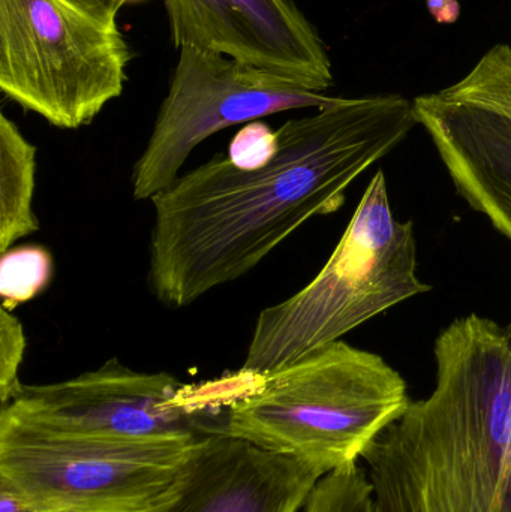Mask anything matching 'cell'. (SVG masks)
Returning a JSON list of instances; mask_svg holds the SVG:
<instances>
[{"instance_id":"cell-1","label":"cell","mask_w":511,"mask_h":512,"mask_svg":"<svg viewBox=\"0 0 511 512\" xmlns=\"http://www.w3.org/2000/svg\"><path fill=\"white\" fill-rule=\"evenodd\" d=\"M419 125L401 95L341 98L287 120L278 152L257 170L215 155L152 198L149 280L183 309L254 270L315 216L338 212L357 177Z\"/></svg>"},{"instance_id":"cell-2","label":"cell","mask_w":511,"mask_h":512,"mask_svg":"<svg viewBox=\"0 0 511 512\" xmlns=\"http://www.w3.org/2000/svg\"><path fill=\"white\" fill-rule=\"evenodd\" d=\"M437 381L363 457L377 512H511V324L455 319Z\"/></svg>"},{"instance_id":"cell-3","label":"cell","mask_w":511,"mask_h":512,"mask_svg":"<svg viewBox=\"0 0 511 512\" xmlns=\"http://www.w3.org/2000/svg\"><path fill=\"white\" fill-rule=\"evenodd\" d=\"M410 403L407 382L384 358L338 340L254 373L213 433L293 457L324 477L362 462Z\"/></svg>"},{"instance_id":"cell-4","label":"cell","mask_w":511,"mask_h":512,"mask_svg":"<svg viewBox=\"0 0 511 512\" xmlns=\"http://www.w3.org/2000/svg\"><path fill=\"white\" fill-rule=\"evenodd\" d=\"M431 289L417 274L414 222L395 218L380 170L320 273L293 297L261 310L240 370L281 369Z\"/></svg>"},{"instance_id":"cell-5","label":"cell","mask_w":511,"mask_h":512,"mask_svg":"<svg viewBox=\"0 0 511 512\" xmlns=\"http://www.w3.org/2000/svg\"><path fill=\"white\" fill-rule=\"evenodd\" d=\"M116 0H0V89L60 129L122 96L131 48Z\"/></svg>"},{"instance_id":"cell-6","label":"cell","mask_w":511,"mask_h":512,"mask_svg":"<svg viewBox=\"0 0 511 512\" xmlns=\"http://www.w3.org/2000/svg\"><path fill=\"white\" fill-rule=\"evenodd\" d=\"M198 439L62 435L0 415V486L26 512H153Z\"/></svg>"},{"instance_id":"cell-7","label":"cell","mask_w":511,"mask_h":512,"mask_svg":"<svg viewBox=\"0 0 511 512\" xmlns=\"http://www.w3.org/2000/svg\"><path fill=\"white\" fill-rule=\"evenodd\" d=\"M230 390V376L189 385L170 373L137 372L111 358L65 381L23 385L0 415L62 435L189 441L218 426Z\"/></svg>"},{"instance_id":"cell-8","label":"cell","mask_w":511,"mask_h":512,"mask_svg":"<svg viewBox=\"0 0 511 512\" xmlns=\"http://www.w3.org/2000/svg\"><path fill=\"white\" fill-rule=\"evenodd\" d=\"M339 101L224 54L182 47L149 141L132 168V198L152 201L170 188L198 144L222 129Z\"/></svg>"},{"instance_id":"cell-9","label":"cell","mask_w":511,"mask_h":512,"mask_svg":"<svg viewBox=\"0 0 511 512\" xmlns=\"http://www.w3.org/2000/svg\"><path fill=\"white\" fill-rule=\"evenodd\" d=\"M174 47L215 51L311 92L333 86L332 62L293 0H164Z\"/></svg>"},{"instance_id":"cell-10","label":"cell","mask_w":511,"mask_h":512,"mask_svg":"<svg viewBox=\"0 0 511 512\" xmlns=\"http://www.w3.org/2000/svg\"><path fill=\"white\" fill-rule=\"evenodd\" d=\"M321 478L293 457L209 433L192 445L153 512H299Z\"/></svg>"},{"instance_id":"cell-11","label":"cell","mask_w":511,"mask_h":512,"mask_svg":"<svg viewBox=\"0 0 511 512\" xmlns=\"http://www.w3.org/2000/svg\"><path fill=\"white\" fill-rule=\"evenodd\" d=\"M456 191L511 242V119L440 90L414 99Z\"/></svg>"},{"instance_id":"cell-12","label":"cell","mask_w":511,"mask_h":512,"mask_svg":"<svg viewBox=\"0 0 511 512\" xmlns=\"http://www.w3.org/2000/svg\"><path fill=\"white\" fill-rule=\"evenodd\" d=\"M36 153L18 126L0 114V254L39 231L33 212Z\"/></svg>"},{"instance_id":"cell-13","label":"cell","mask_w":511,"mask_h":512,"mask_svg":"<svg viewBox=\"0 0 511 512\" xmlns=\"http://www.w3.org/2000/svg\"><path fill=\"white\" fill-rule=\"evenodd\" d=\"M450 98L488 108L511 119V47H492L476 66L453 86L443 89Z\"/></svg>"},{"instance_id":"cell-14","label":"cell","mask_w":511,"mask_h":512,"mask_svg":"<svg viewBox=\"0 0 511 512\" xmlns=\"http://www.w3.org/2000/svg\"><path fill=\"white\" fill-rule=\"evenodd\" d=\"M0 256V297L5 309L33 300L50 285L53 256L42 246H15Z\"/></svg>"},{"instance_id":"cell-15","label":"cell","mask_w":511,"mask_h":512,"mask_svg":"<svg viewBox=\"0 0 511 512\" xmlns=\"http://www.w3.org/2000/svg\"><path fill=\"white\" fill-rule=\"evenodd\" d=\"M305 512H377L366 468L354 463L324 475L309 495Z\"/></svg>"},{"instance_id":"cell-16","label":"cell","mask_w":511,"mask_h":512,"mask_svg":"<svg viewBox=\"0 0 511 512\" xmlns=\"http://www.w3.org/2000/svg\"><path fill=\"white\" fill-rule=\"evenodd\" d=\"M24 327L12 310L0 309V403L6 405L24 384L18 378L26 352Z\"/></svg>"},{"instance_id":"cell-17","label":"cell","mask_w":511,"mask_h":512,"mask_svg":"<svg viewBox=\"0 0 511 512\" xmlns=\"http://www.w3.org/2000/svg\"><path fill=\"white\" fill-rule=\"evenodd\" d=\"M278 134L266 123H246L228 147V158L243 170H257L272 161L278 152Z\"/></svg>"},{"instance_id":"cell-18","label":"cell","mask_w":511,"mask_h":512,"mask_svg":"<svg viewBox=\"0 0 511 512\" xmlns=\"http://www.w3.org/2000/svg\"><path fill=\"white\" fill-rule=\"evenodd\" d=\"M426 6L435 21L440 24L456 23L461 15L458 0H426Z\"/></svg>"},{"instance_id":"cell-19","label":"cell","mask_w":511,"mask_h":512,"mask_svg":"<svg viewBox=\"0 0 511 512\" xmlns=\"http://www.w3.org/2000/svg\"><path fill=\"white\" fill-rule=\"evenodd\" d=\"M0 512H26L20 498L5 486H0Z\"/></svg>"},{"instance_id":"cell-20","label":"cell","mask_w":511,"mask_h":512,"mask_svg":"<svg viewBox=\"0 0 511 512\" xmlns=\"http://www.w3.org/2000/svg\"><path fill=\"white\" fill-rule=\"evenodd\" d=\"M116 2H119L120 5H125L126 2H131V0H116Z\"/></svg>"}]
</instances>
